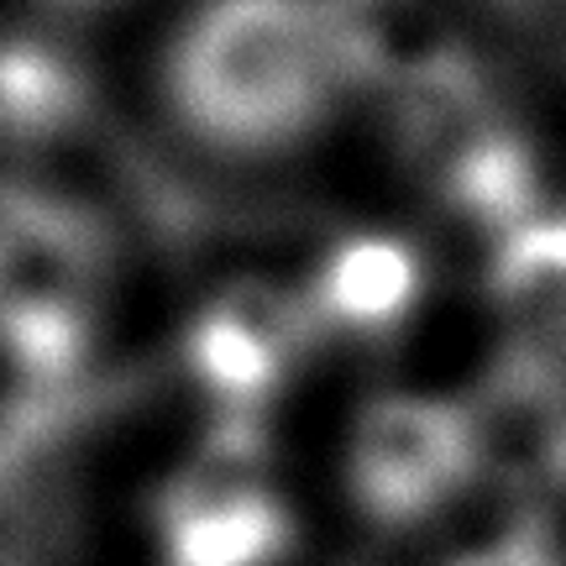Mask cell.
I'll return each instance as SVG.
<instances>
[{"label": "cell", "mask_w": 566, "mask_h": 566, "mask_svg": "<svg viewBox=\"0 0 566 566\" xmlns=\"http://www.w3.org/2000/svg\"><path fill=\"white\" fill-rule=\"evenodd\" d=\"M357 38L331 0H200L163 59L168 105L221 153H279L342 105Z\"/></svg>", "instance_id": "6da1fadb"}, {"label": "cell", "mask_w": 566, "mask_h": 566, "mask_svg": "<svg viewBox=\"0 0 566 566\" xmlns=\"http://www.w3.org/2000/svg\"><path fill=\"white\" fill-rule=\"evenodd\" d=\"M472 462V430L441 399H384L357 424L352 483L367 509L409 520L441 504Z\"/></svg>", "instance_id": "7a4b0ae2"}, {"label": "cell", "mask_w": 566, "mask_h": 566, "mask_svg": "<svg viewBox=\"0 0 566 566\" xmlns=\"http://www.w3.org/2000/svg\"><path fill=\"white\" fill-rule=\"evenodd\" d=\"M342 304L352 315H363V310H388V304H399V289H405V268H399V252H388V247H352L342 263Z\"/></svg>", "instance_id": "3957f363"}, {"label": "cell", "mask_w": 566, "mask_h": 566, "mask_svg": "<svg viewBox=\"0 0 566 566\" xmlns=\"http://www.w3.org/2000/svg\"><path fill=\"white\" fill-rule=\"evenodd\" d=\"M53 6H105V0H53Z\"/></svg>", "instance_id": "277c9868"}]
</instances>
